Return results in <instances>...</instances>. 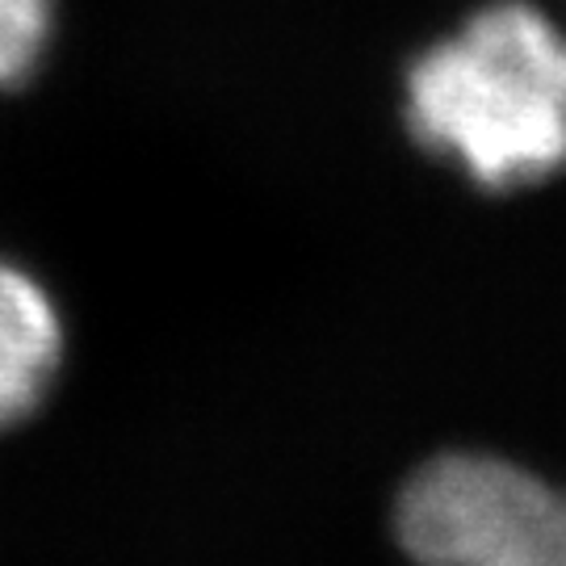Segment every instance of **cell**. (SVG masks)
<instances>
[{"mask_svg": "<svg viewBox=\"0 0 566 566\" xmlns=\"http://www.w3.org/2000/svg\"><path fill=\"white\" fill-rule=\"evenodd\" d=\"M63 361L60 306L18 264L0 261V432L30 420Z\"/></svg>", "mask_w": 566, "mask_h": 566, "instance_id": "cell-3", "label": "cell"}, {"mask_svg": "<svg viewBox=\"0 0 566 566\" xmlns=\"http://www.w3.org/2000/svg\"><path fill=\"white\" fill-rule=\"evenodd\" d=\"M395 537L420 566H566V491L491 453H441L399 491Z\"/></svg>", "mask_w": 566, "mask_h": 566, "instance_id": "cell-2", "label": "cell"}, {"mask_svg": "<svg viewBox=\"0 0 566 566\" xmlns=\"http://www.w3.org/2000/svg\"><path fill=\"white\" fill-rule=\"evenodd\" d=\"M55 21V0H0V88L39 67Z\"/></svg>", "mask_w": 566, "mask_h": 566, "instance_id": "cell-4", "label": "cell"}, {"mask_svg": "<svg viewBox=\"0 0 566 566\" xmlns=\"http://www.w3.org/2000/svg\"><path fill=\"white\" fill-rule=\"evenodd\" d=\"M407 126L483 189L566 168V34L528 0H491L407 67Z\"/></svg>", "mask_w": 566, "mask_h": 566, "instance_id": "cell-1", "label": "cell"}]
</instances>
